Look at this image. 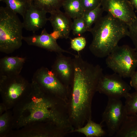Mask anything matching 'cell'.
Masks as SVG:
<instances>
[{
	"label": "cell",
	"instance_id": "obj_1",
	"mask_svg": "<svg viewBox=\"0 0 137 137\" xmlns=\"http://www.w3.org/2000/svg\"><path fill=\"white\" fill-rule=\"evenodd\" d=\"M28 95L12 109L13 129L36 122L52 123L67 132L74 129L69 121L67 103L45 93L34 81Z\"/></svg>",
	"mask_w": 137,
	"mask_h": 137
},
{
	"label": "cell",
	"instance_id": "obj_2",
	"mask_svg": "<svg viewBox=\"0 0 137 137\" xmlns=\"http://www.w3.org/2000/svg\"><path fill=\"white\" fill-rule=\"evenodd\" d=\"M101 76L94 67L85 64L75 66L67 102L70 122L74 129L81 128L92 118V104Z\"/></svg>",
	"mask_w": 137,
	"mask_h": 137
},
{
	"label": "cell",
	"instance_id": "obj_3",
	"mask_svg": "<svg viewBox=\"0 0 137 137\" xmlns=\"http://www.w3.org/2000/svg\"><path fill=\"white\" fill-rule=\"evenodd\" d=\"M94 24L89 31L92 36L89 49L97 57H106L122 39L128 36L127 25L109 14L102 16Z\"/></svg>",
	"mask_w": 137,
	"mask_h": 137
},
{
	"label": "cell",
	"instance_id": "obj_4",
	"mask_svg": "<svg viewBox=\"0 0 137 137\" xmlns=\"http://www.w3.org/2000/svg\"><path fill=\"white\" fill-rule=\"evenodd\" d=\"M23 23L6 6L0 7V51L6 54L22 46Z\"/></svg>",
	"mask_w": 137,
	"mask_h": 137
},
{
	"label": "cell",
	"instance_id": "obj_5",
	"mask_svg": "<svg viewBox=\"0 0 137 137\" xmlns=\"http://www.w3.org/2000/svg\"><path fill=\"white\" fill-rule=\"evenodd\" d=\"M31 83L20 75L0 76V93L7 110L12 109L30 92Z\"/></svg>",
	"mask_w": 137,
	"mask_h": 137
},
{
	"label": "cell",
	"instance_id": "obj_6",
	"mask_svg": "<svg viewBox=\"0 0 137 137\" xmlns=\"http://www.w3.org/2000/svg\"><path fill=\"white\" fill-rule=\"evenodd\" d=\"M106 63L122 78H130L137 68V54L128 45H118L106 57Z\"/></svg>",
	"mask_w": 137,
	"mask_h": 137
},
{
	"label": "cell",
	"instance_id": "obj_7",
	"mask_svg": "<svg viewBox=\"0 0 137 137\" xmlns=\"http://www.w3.org/2000/svg\"><path fill=\"white\" fill-rule=\"evenodd\" d=\"M32 80L44 93L60 98L67 104L71 88L62 83L51 70L44 67L34 73Z\"/></svg>",
	"mask_w": 137,
	"mask_h": 137
},
{
	"label": "cell",
	"instance_id": "obj_8",
	"mask_svg": "<svg viewBox=\"0 0 137 137\" xmlns=\"http://www.w3.org/2000/svg\"><path fill=\"white\" fill-rule=\"evenodd\" d=\"M67 133L52 123L39 122L13 130L8 137H63Z\"/></svg>",
	"mask_w": 137,
	"mask_h": 137
},
{
	"label": "cell",
	"instance_id": "obj_9",
	"mask_svg": "<svg viewBox=\"0 0 137 137\" xmlns=\"http://www.w3.org/2000/svg\"><path fill=\"white\" fill-rule=\"evenodd\" d=\"M118 74H103L99 81L97 91L108 98L120 99L129 94L131 86Z\"/></svg>",
	"mask_w": 137,
	"mask_h": 137
},
{
	"label": "cell",
	"instance_id": "obj_10",
	"mask_svg": "<svg viewBox=\"0 0 137 137\" xmlns=\"http://www.w3.org/2000/svg\"><path fill=\"white\" fill-rule=\"evenodd\" d=\"M120 99L108 98L102 114V122L106 124L109 136L115 135L127 115L124 105Z\"/></svg>",
	"mask_w": 137,
	"mask_h": 137
},
{
	"label": "cell",
	"instance_id": "obj_11",
	"mask_svg": "<svg viewBox=\"0 0 137 137\" xmlns=\"http://www.w3.org/2000/svg\"><path fill=\"white\" fill-rule=\"evenodd\" d=\"M104 11L123 21L128 25L136 16L134 8L129 0H101Z\"/></svg>",
	"mask_w": 137,
	"mask_h": 137
},
{
	"label": "cell",
	"instance_id": "obj_12",
	"mask_svg": "<svg viewBox=\"0 0 137 137\" xmlns=\"http://www.w3.org/2000/svg\"><path fill=\"white\" fill-rule=\"evenodd\" d=\"M51 70L62 83L71 88L74 73L73 58L66 56L62 53L57 54Z\"/></svg>",
	"mask_w": 137,
	"mask_h": 137
},
{
	"label": "cell",
	"instance_id": "obj_13",
	"mask_svg": "<svg viewBox=\"0 0 137 137\" xmlns=\"http://www.w3.org/2000/svg\"><path fill=\"white\" fill-rule=\"evenodd\" d=\"M23 40L29 45L38 47L57 54L66 53L74 56L75 55L61 47L57 43V40L47 33L45 28L40 35L23 36Z\"/></svg>",
	"mask_w": 137,
	"mask_h": 137
},
{
	"label": "cell",
	"instance_id": "obj_14",
	"mask_svg": "<svg viewBox=\"0 0 137 137\" xmlns=\"http://www.w3.org/2000/svg\"><path fill=\"white\" fill-rule=\"evenodd\" d=\"M46 13L32 3L29 5L22 16L24 28L33 33L41 28L48 20Z\"/></svg>",
	"mask_w": 137,
	"mask_h": 137
},
{
	"label": "cell",
	"instance_id": "obj_15",
	"mask_svg": "<svg viewBox=\"0 0 137 137\" xmlns=\"http://www.w3.org/2000/svg\"><path fill=\"white\" fill-rule=\"evenodd\" d=\"M50 14V16L48 20L51 24L53 30L60 31L63 38L66 39L68 38L72 30V22L71 18L60 9L54 11Z\"/></svg>",
	"mask_w": 137,
	"mask_h": 137
},
{
	"label": "cell",
	"instance_id": "obj_16",
	"mask_svg": "<svg viewBox=\"0 0 137 137\" xmlns=\"http://www.w3.org/2000/svg\"><path fill=\"white\" fill-rule=\"evenodd\" d=\"M26 58L18 56H7L0 60V76L20 75Z\"/></svg>",
	"mask_w": 137,
	"mask_h": 137
},
{
	"label": "cell",
	"instance_id": "obj_17",
	"mask_svg": "<svg viewBox=\"0 0 137 137\" xmlns=\"http://www.w3.org/2000/svg\"><path fill=\"white\" fill-rule=\"evenodd\" d=\"M115 136L137 137V114L127 115Z\"/></svg>",
	"mask_w": 137,
	"mask_h": 137
},
{
	"label": "cell",
	"instance_id": "obj_18",
	"mask_svg": "<svg viewBox=\"0 0 137 137\" xmlns=\"http://www.w3.org/2000/svg\"><path fill=\"white\" fill-rule=\"evenodd\" d=\"M73 132L81 133L86 137H100L105 134L101 124L94 122L91 119L88 120L83 127L74 129L71 132Z\"/></svg>",
	"mask_w": 137,
	"mask_h": 137
},
{
	"label": "cell",
	"instance_id": "obj_19",
	"mask_svg": "<svg viewBox=\"0 0 137 137\" xmlns=\"http://www.w3.org/2000/svg\"><path fill=\"white\" fill-rule=\"evenodd\" d=\"M62 7L64 12L73 19L82 17L84 13L80 0H64Z\"/></svg>",
	"mask_w": 137,
	"mask_h": 137
},
{
	"label": "cell",
	"instance_id": "obj_20",
	"mask_svg": "<svg viewBox=\"0 0 137 137\" xmlns=\"http://www.w3.org/2000/svg\"><path fill=\"white\" fill-rule=\"evenodd\" d=\"M11 110L0 115V137H8L13 130V113Z\"/></svg>",
	"mask_w": 137,
	"mask_h": 137
},
{
	"label": "cell",
	"instance_id": "obj_21",
	"mask_svg": "<svg viewBox=\"0 0 137 137\" xmlns=\"http://www.w3.org/2000/svg\"><path fill=\"white\" fill-rule=\"evenodd\" d=\"M64 0H33L32 3L37 7L50 13L60 9Z\"/></svg>",
	"mask_w": 137,
	"mask_h": 137
},
{
	"label": "cell",
	"instance_id": "obj_22",
	"mask_svg": "<svg viewBox=\"0 0 137 137\" xmlns=\"http://www.w3.org/2000/svg\"><path fill=\"white\" fill-rule=\"evenodd\" d=\"M104 11L101 7L100 2L98 5L94 9L84 12L83 17L88 31L92 28V25L102 16Z\"/></svg>",
	"mask_w": 137,
	"mask_h": 137
},
{
	"label": "cell",
	"instance_id": "obj_23",
	"mask_svg": "<svg viewBox=\"0 0 137 137\" xmlns=\"http://www.w3.org/2000/svg\"><path fill=\"white\" fill-rule=\"evenodd\" d=\"M0 1L5 3L6 7L12 12L16 14H19L22 16L30 5L25 0H0Z\"/></svg>",
	"mask_w": 137,
	"mask_h": 137
},
{
	"label": "cell",
	"instance_id": "obj_24",
	"mask_svg": "<svg viewBox=\"0 0 137 137\" xmlns=\"http://www.w3.org/2000/svg\"><path fill=\"white\" fill-rule=\"evenodd\" d=\"M125 98L124 106L127 115L137 114V91L129 93Z\"/></svg>",
	"mask_w": 137,
	"mask_h": 137
},
{
	"label": "cell",
	"instance_id": "obj_25",
	"mask_svg": "<svg viewBox=\"0 0 137 137\" xmlns=\"http://www.w3.org/2000/svg\"><path fill=\"white\" fill-rule=\"evenodd\" d=\"M72 30L74 35L80 36L88 30L83 16L73 19Z\"/></svg>",
	"mask_w": 137,
	"mask_h": 137
},
{
	"label": "cell",
	"instance_id": "obj_26",
	"mask_svg": "<svg viewBox=\"0 0 137 137\" xmlns=\"http://www.w3.org/2000/svg\"><path fill=\"white\" fill-rule=\"evenodd\" d=\"M127 26L129 30L128 36L131 40L137 54V16L130 24Z\"/></svg>",
	"mask_w": 137,
	"mask_h": 137
},
{
	"label": "cell",
	"instance_id": "obj_27",
	"mask_svg": "<svg viewBox=\"0 0 137 137\" xmlns=\"http://www.w3.org/2000/svg\"><path fill=\"white\" fill-rule=\"evenodd\" d=\"M86 43L85 38L82 36H80L71 40V48L78 53L84 48Z\"/></svg>",
	"mask_w": 137,
	"mask_h": 137
},
{
	"label": "cell",
	"instance_id": "obj_28",
	"mask_svg": "<svg viewBox=\"0 0 137 137\" xmlns=\"http://www.w3.org/2000/svg\"><path fill=\"white\" fill-rule=\"evenodd\" d=\"M84 12L94 9L100 3L101 0H80Z\"/></svg>",
	"mask_w": 137,
	"mask_h": 137
},
{
	"label": "cell",
	"instance_id": "obj_29",
	"mask_svg": "<svg viewBox=\"0 0 137 137\" xmlns=\"http://www.w3.org/2000/svg\"><path fill=\"white\" fill-rule=\"evenodd\" d=\"M130 78V85L135 90L137 91V68Z\"/></svg>",
	"mask_w": 137,
	"mask_h": 137
},
{
	"label": "cell",
	"instance_id": "obj_30",
	"mask_svg": "<svg viewBox=\"0 0 137 137\" xmlns=\"http://www.w3.org/2000/svg\"><path fill=\"white\" fill-rule=\"evenodd\" d=\"M54 39L57 40L59 39H63L61 33L57 30H53L52 32L50 34Z\"/></svg>",
	"mask_w": 137,
	"mask_h": 137
},
{
	"label": "cell",
	"instance_id": "obj_31",
	"mask_svg": "<svg viewBox=\"0 0 137 137\" xmlns=\"http://www.w3.org/2000/svg\"><path fill=\"white\" fill-rule=\"evenodd\" d=\"M4 105L2 102L0 104V115H1L7 110Z\"/></svg>",
	"mask_w": 137,
	"mask_h": 137
},
{
	"label": "cell",
	"instance_id": "obj_32",
	"mask_svg": "<svg viewBox=\"0 0 137 137\" xmlns=\"http://www.w3.org/2000/svg\"><path fill=\"white\" fill-rule=\"evenodd\" d=\"M130 1L134 8L137 11V0H130Z\"/></svg>",
	"mask_w": 137,
	"mask_h": 137
},
{
	"label": "cell",
	"instance_id": "obj_33",
	"mask_svg": "<svg viewBox=\"0 0 137 137\" xmlns=\"http://www.w3.org/2000/svg\"><path fill=\"white\" fill-rule=\"evenodd\" d=\"M29 4H31L32 3L33 0H25Z\"/></svg>",
	"mask_w": 137,
	"mask_h": 137
}]
</instances>
